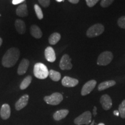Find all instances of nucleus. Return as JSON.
Listing matches in <instances>:
<instances>
[{
  "mask_svg": "<svg viewBox=\"0 0 125 125\" xmlns=\"http://www.w3.org/2000/svg\"><path fill=\"white\" fill-rule=\"evenodd\" d=\"M20 56L19 49L16 48H11L4 54L2 59V64L4 67H11L15 65Z\"/></svg>",
  "mask_w": 125,
  "mask_h": 125,
  "instance_id": "1",
  "label": "nucleus"
},
{
  "mask_svg": "<svg viewBox=\"0 0 125 125\" xmlns=\"http://www.w3.org/2000/svg\"><path fill=\"white\" fill-rule=\"evenodd\" d=\"M34 75L38 79H46L49 76V70L46 65L43 63L38 62L34 65Z\"/></svg>",
  "mask_w": 125,
  "mask_h": 125,
  "instance_id": "2",
  "label": "nucleus"
},
{
  "mask_svg": "<svg viewBox=\"0 0 125 125\" xmlns=\"http://www.w3.org/2000/svg\"><path fill=\"white\" fill-rule=\"evenodd\" d=\"M104 31V27L103 24L97 23L92 26L89 28L86 31V35L89 38L98 37L103 33Z\"/></svg>",
  "mask_w": 125,
  "mask_h": 125,
  "instance_id": "3",
  "label": "nucleus"
},
{
  "mask_svg": "<svg viewBox=\"0 0 125 125\" xmlns=\"http://www.w3.org/2000/svg\"><path fill=\"white\" fill-rule=\"evenodd\" d=\"M113 58L114 56L112 52L109 51L104 52L98 56L97 60V64L99 65H103V66L107 65L112 62Z\"/></svg>",
  "mask_w": 125,
  "mask_h": 125,
  "instance_id": "4",
  "label": "nucleus"
},
{
  "mask_svg": "<svg viewBox=\"0 0 125 125\" xmlns=\"http://www.w3.org/2000/svg\"><path fill=\"white\" fill-rule=\"evenodd\" d=\"M92 116L91 112L89 111H87L75 119L74 122L76 125H88L92 122Z\"/></svg>",
  "mask_w": 125,
  "mask_h": 125,
  "instance_id": "5",
  "label": "nucleus"
},
{
  "mask_svg": "<svg viewBox=\"0 0 125 125\" xmlns=\"http://www.w3.org/2000/svg\"><path fill=\"white\" fill-rule=\"evenodd\" d=\"M63 100L62 95L60 93H54L52 94L51 96H45L44 101L47 104L52 105H57L62 102Z\"/></svg>",
  "mask_w": 125,
  "mask_h": 125,
  "instance_id": "6",
  "label": "nucleus"
},
{
  "mask_svg": "<svg viewBox=\"0 0 125 125\" xmlns=\"http://www.w3.org/2000/svg\"><path fill=\"white\" fill-rule=\"evenodd\" d=\"M59 66L62 70H70L73 68V64L71 63V59L69 55L65 54L62 56L61 59Z\"/></svg>",
  "mask_w": 125,
  "mask_h": 125,
  "instance_id": "7",
  "label": "nucleus"
},
{
  "mask_svg": "<svg viewBox=\"0 0 125 125\" xmlns=\"http://www.w3.org/2000/svg\"><path fill=\"white\" fill-rule=\"evenodd\" d=\"M96 84L97 82L95 80H90L85 83L81 90V95L83 96H86L91 93L92 91H93L94 87H96Z\"/></svg>",
  "mask_w": 125,
  "mask_h": 125,
  "instance_id": "8",
  "label": "nucleus"
},
{
  "mask_svg": "<svg viewBox=\"0 0 125 125\" xmlns=\"http://www.w3.org/2000/svg\"><path fill=\"white\" fill-rule=\"evenodd\" d=\"M100 102L103 108L105 111H108L111 108L112 101L111 97L108 94H103L100 97Z\"/></svg>",
  "mask_w": 125,
  "mask_h": 125,
  "instance_id": "9",
  "label": "nucleus"
},
{
  "mask_svg": "<svg viewBox=\"0 0 125 125\" xmlns=\"http://www.w3.org/2000/svg\"><path fill=\"white\" fill-rule=\"evenodd\" d=\"M79 83L78 79L70 77V76H65L62 78V85L64 87H73L76 86Z\"/></svg>",
  "mask_w": 125,
  "mask_h": 125,
  "instance_id": "10",
  "label": "nucleus"
},
{
  "mask_svg": "<svg viewBox=\"0 0 125 125\" xmlns=\"http://www.w3.org/2000/svg\"><path fill=\"white\" fill-rule=\"evenodd\" d=\"M29 99L28 94H24L21 96L15 104V108L17 111H20L27 105Z\"/></svg>",
  "mask_w": 125,
  "mask_h": 125,
  "instance_id": "11",
  "label": "nucleus"
},
{
  "mask_svg": "<svg viewBox=\"0 0 125 125\" xmlns=\"http://www.w3.org/2000/svg\"><path fill=\"white\" fill-rule=\"evenodd\" d=\"M45 58L48 62H53L56 60V56L53 48L48 46L45 50Z\"/></svg>",
  "mask_w": 125,
  "mask_h": 125,
  "instance_id": "12",
  "label": "nucleus"
},
{
  "mask_svg": "<svg viewBox=\"0 0 125 125\" xmlns=\"http://www.w3.org/2000/svg\"><path fill=\"white\" fill-rule=\"evenodd\" d=\"M0 115H1V118L4 120H7L9 119L10 116V108L9 104H3L0 110Z\"/></svg>",
  "mask_w": 125,
  "mask_h": 125,
  "instance_id": "13",
  "label": "nucleus"
},
{
  "mask_svg": "<svg viewBox=\"0 0 125 125\" xmlns=\"http://www.w3.org/2000/svg\"><path fill=\"white\" fill-rule=\"evenodd\" d=\"M29 61L27 59H24L20 62L18 69V74L20 75H22L26 73L29 66Z\"/></svg>",
  "mask_w": 125,
  "mask_h": 125,
  "instance_id": "14",
  "label": "nucleus"
},
{
  "mask_svg": "<svg viewBox=\"0 0 125 125\" xmlns=\"http://www.w3.org/2000/svg\"><path fill=\"white\" fill-rule=\"evenodd\" d=\"M15 27L16 31L20 34H24L26 30V26L24 21L22 20L17 19L15 21Z\"/></svg>",
  "mask_w": 125,
  "mask_h": 125,
  "instance_id": "15",
  "label": "nucleus"
},
{
  "mask_svg": "<svg viewBox=\"0 0 125 125\" xmlns=\"http://www.w3.org/2000/svg\"><path fill=\"white\" fill-rule=\"evenodd\" d=\"M69 111L68 109H60L55 112L53 115V119L55 121H60V120L64 119L67 116Z\"/></svg>",
  "mask_w": 125,
  "mask_h": 125,
  "instance_id": "16",
  "label": "nucleus"
},
{
  "mask_svg": "<svg viewBox=\"0 0 125 125\" xmlns=\"http://www.w3.org/2000/svg\"><path fill=\"white\" fill-rule=\"evenodd\" d=\"M30 34L34 38L39 39L42 37V32L37 25H32L30 27Z\"/></svg>",
  "mask_w": 125,
  "mask_h": 125,
  "instance_id": "17",
  "label": "nucleus"
},
{
  "mask_svg": "<svg viewBox=\"0 0 125 125\" xmlns=\"http://www.w3.org/2000/svg\"><path fill=\"white\" fill-rule=\"evenodd\" d=\"M116 85V82L114 80H109L104 81L100 83L98 86V91H103L109 87L114 86V85Z\"/></svg>",
  "mask_w": 125,
  "mask_h": 125,
  "instance_id": "18",
  "label": "nucleus"
},
{
  "mask_svg": "<svg viewBox=\"0 0 125 125\" xmlns=\"http://www.w3.org/2000/svg\"><path fill=\"white\" fill-rule=\"evenodd\" d=\"M16 15L20 17H26L28 15V10L27 5L23 4L20 5L16 9Z\"/></svg>",
  "mask_w": 125,
  "mask_h": 125,
  "instance_id": "19",
  "label": "nucleus"
},
{
  "mask_svg": "<svg viewBox=\"0 0 125 125\" xmlns=\"http://www.w3.org/2000/svg\"><path fill=\"white\" fill-rule=\"evenodd\" d=\"M61 39V35L58 32H54L50 35L49 43L51 45H56Z\"/></svg>",
  "mask_w": 125,
  "mask_h": 125,
  "instance_id": "20",
  "label": "nucleus"
},
{
  "mask_svg": "<svg viewBox=\"0 0 125 125\" xmlns=\"http://www.w3.org/2000/svg\"><path fill=\"white\" fill-rule=\"evenodd\" d=\"M49 76L52 80L55 82H57L61 79L60 73L53 70H51L49 71Z\"/></svg>",
  "mask_w": 125,
  "mask_h": 125,
  "instance_id": "21",
  "label": "nucleus"
},
{
  "mask_svg": "<svg viewBox=\"0 0 125 125\" xmlns=\"http://www.w3.org/2000/svg\"><path fill=\"white\" fill-rule=\"evenodd\" d=\"M31 81H32V77L31 76L29 75L26 76V78L23 79L22 82H21V84L20 85V88L21 90L26 89L29 87V86L30 85Z\"/></svg>",
  "mask_w": 125,
  "mask_h": 125,
  "instance_id": "22",
  "label": "nucleus"
},
{
  "mask_svg": "<svg viewBox=\"0 0 125 125\" xmlns=\"http://www.w3.org/2000/svg\"><path fill=\"white\" fill-rule=\"evenodd\" d=\"M118 111L119 112V116L122 118H125V100L122 101L120 105H119Z\"/></svg>",
  "mask_w": 125,
  "mask_h": 125,
  "instance_id": "23",
  "label": "nucleus"
},
{
  "mask_svg": "<svg viewBox=\"0 0 125 125\" xmlns=\"http://www.w3.org/2000/svg\"><path fill=\"white\" fill-rule=\"evenodd\" d=\"M34 9H35V12L37 18L40 20L42 19L43 18V12L41 8L40 7V6L37 4H35L34 5Z\"/></svg>",
  "mask_w": 125,
  "mask_h": 125,
  "instance_id": "24",
  "label": "nucleus"
},
{
  "mask_svg": "<svg viewBox=\"0 0 125 125\" xmlns=\"http://www.w3.org/2000/svg\"><path fill=\"white\" fill-rule=\"evenodd\" d=\"M114 0H101L100 5L103 8H107L112 4Z\"/></svg>",
  "mask_w": 125,
  "mask_h": 125,
  "instance_id": "25",
  "label": "nucleus"
},
{
  "mask_svg": "<svg viewBox=\"0 0 125 125\" xmlns=\"http://www.w3.org/2000/svg\"><path fill=\"white\" fill-rule=\"evenodd\" d=\"M118 25L119 27L125 29V16H121L118 20Z\"/></svg>",
  "mask_w": 125,
  "mask_h": 125,
  "instance_id": "26",
  "label": "nucleus"
},
{
  "mask_svg": "<svg viewBox=\"0 0 125 125\" xmlns=\"http://www.w3.org/2000/svg\"><path fill=\"white\" fill-rule=\"evenodd\" d=\"M87 5L89 7H93L98 2L99 0H85Z\"/></svg>",
  "mask_w": 125,
  "mask_h": 125,
  "instance_id": "27",
  "label": "nucleus"
},
{
  "mask_svg": "<svg viewBox=\"0 0 125 125\" xmlns=\"http://www.w3.org/2000/svg\"><path fill=\"white\" fill-rule=\"evenodd\" d=\"M38 2L44 8H47L50 5V0H38Z\"/></svg>",
  "mask_w": 125,
  "mask_h": 125,
  "instance_id": "28",
  "label": "nucleus"
},
{
  "mask_svg": "<svg viewBox=\"0 0 125 125\" xmlns=\"http://www.w3.org/2000/svg\"><path fill=\"white\" fill-rule=\"evenodd\" d=\"M25 0H13L12 1V4L13 5H18L20 3L24 2Z\"/></svg>",
  "mask_w": 125,
  "mask_h": 125,
  "instance_id": "29",
  "label": "nucleus"
},
{
  "mask_svg": "<svg viewBox=\"0 0 125 125\" xmlns=\"http://www.w3.org/2000/svg\"><path fill=\"white\" fill-rule=\"evenodd\" d=\"M68 1H69L70 2L72 3V4H77V3L79 2V0H68Z\"/></svg>",
  "mask_w": 125,
  "mask_h": 125,
  "instance_id": "30",
  "label": "nucleus"
},
{
  "mask_svg": "<svg viewBox=\"0 0 125 125\" xmlns=\"http://www.w3.org/2000/svg\"><path fill=\"white\" fill-rule=\"evenodd\" d=\"M114 115H115V116H119V112L118 110V111H117V110L114 111Z\"/></svg>",
  "mask_w": 125,
  "mask_h": 125,
  "instance_id": "31",
  "label": "nucleus"
},
{
  "mask_svg": "<svg viewBox=\"0 0 125 125\" xmlns=\"http://www.w3.org/2000/svg\"><path fill=\"white\" fill-rule=\"evenodd\" d=\"M97 108L96 107H94V109H93V115L94 116H96V114H97Z\"/></svg>",
  "mask_w": 125,
  "mask_h": 125,
  "instance_id": "32",
  "label": "nucleus"
},
{
  "mask_svg": "<svg viewBox=\"0 0 125 125\" xmlns=\"http://www.w3.org/2000/svg\"><path fill=\"white\" fill-rule=\"evenodd\" d=\"M2 38H0V46H1V45H2Z\"/></svg>",
  "mask_w": 125,
  "mask_h": 125,
  "instance_id": "33",
  "label": "nucleus"
},
{
  "mask_svg": "<svg viewBox=\"0 0 125 125\" xmlns=\"http://www.w3.org/2000/svg\"><path fill=\"white\" fill-rule=\"evenodd\" d=\"M97 125H105V124L103 123H99V124H98Z\"/></svg>",
  "mask_w": 125,
  "mask_h": 125,
  "instance_id": "34",
  "label": "nucleus"
},
{
  "mask_svg": "<svg viewBox=\"0 0 125 125\" xmlns=\"http://www.w3.org/2000/svg\"><path fill=\"white\" fill-rule=\"evenodd\" d=\"M56 1H57V2H62V1H64V0H56Z\"/></svg>",
  "mask_w": 125,
  "mask_h": 125,
  "instance_id": "35",
  "label": "nucleus"
},
{
  "mask_svg": "<svg viewBox=\"0 0 125 125\" xmlns=\"http://www.w3.org/2000/svg\"><path fill=\"white\" fill-rule=\"evenodd\" d=\"M94 123V121H93V122H92L91 125H93Z\"/></svg>",
  "mask_w": 125,
  "mask_h": 125,
  "instance_id": "36",
  "label": "nucleus"
}]
</instances>
